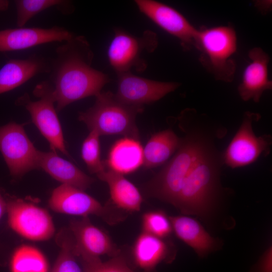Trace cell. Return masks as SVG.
Masks as SVG:
<instances>
[{"label":"cell","instance_id":"obj_1","mask_svg":"<svg viewBox=\"0 0 272 272\" xmlns=\"http://www.w3.org/2000/svg\"><path fill=\"white\" fill-rule=\"evenodd\" d=\"M94 54L86 38L74 35L55 49L50 61V83L56 111L90 96H96L109 82L108 76L92 66Z\"/></svg>","mask_w":272,"mask_h":272},{"label":"cell","instance_id":"obj_2","mask_svg":"<svg viewBox=\"0 0 272 272\" xmlns=\"http://www.w3.org/2000/svg\"><path fill=\"white\" fill-rule=\"evenodd\" d=\"M223 154L210 137L186 177L174 206L182 213L206 218L212 212L220 190Z\"/></svg>","mask_w":272,"mask_h":272},{"label":"cell","instance_id":"obj_3","mask_svg":"<svg viewBox=\"0 0 272 272\" xmlns=\"http://www.w3.org/2000/svg\"><path fill=\"white\" fill-rule=\"evenodd\" d=\"M210 135L199 127H193L187 132L181 139L180 145L172 158L147 184V193L174 205Z\"/></svg>","mask_w":272,"mask_h":272},{"label":"cell","instance_id":"obj_4","mask_svg":"<svg viewBox=\"0 0 272 272\" xmlns=\"http://www.w3.org/2000/svg\"><path fill=\"white\" fill-rule=\"evenodd\" d=\"M95 97L94 104L79 114V120L90 131L94 130L100 136L120 134L139 139L135 119L144 107L125 104L111 92H101Z\"/></svg>","mask_w":272,"mask_h":272},{"label":"cell","instance_id":"obj_5","mask_svg":"<svg viewBox=\"0 0 272 272\" xmlns=\"http://www.w3.org/2000/svg\"><path fill=\"white\" fill-rule=\"evenodd\" d=\"M201 52L202 65L215 78L232 81L236 65L232 56L237 49V36L230 26H220L198 30L194 45Z\"/></svg>","mask_w":272,"mask_h":272},{"label":"cell","instance_id":"obj_6","mask_svg":"<svg viewBox=\"0 0 272 272\" xmlns=\"http://www.w3.org/2000/svg\"><path fill=\"white\" fill-rule=\"evenodd\" d=\"M53 88L48 81L38 84L33 94L39 98L32 101L25 94L19 98L16 103L24 106L29 112L32 122L48 142L53 152L58 150L69 156L63 132L54 107Z\"/></svg>","mask_w":272,"mask_h":272},{"label":"cell","instance_id":"obj_7","mask_svg":"<svg viewBox=\"0 0 272 272\" xmlns=\"http://www.w3.org/2000/svg\"><path fill=\"white\" fill-rule=\"evenodd\" d=\"M157 45V35L151 31H145L141 37H135L116 30L107 51L109 63L117 74L130 72L131 69L144 71L147 64L141 57L143 52H153Z\"/></svg>","mask_w":272,"mask_h":272},{"label":"cell","instance_id":"obj_8","mask_svg":"<svg viewBox=\"0 0 272 272\" xmlns=\"http://www.w3.org/2000/svg\"><path fill=\"white\" fill-rule=\"evenodd\" d=\"M0 151L11 175L20 177L38 166V150L23 125L10 122L0 126Z\"/></svg>","mask_w":272,"mask_h":272},{"label":"cell","instance_id":"obj_9","mask_svg":"<svg viewBox=\"0 0 272 272\" xmlns=\"http://www.w3.org/2000/svg\"><path fill=\"white\" fill-rule=\"evenodd\" d=\"M9 226L23 237L34 241H45L54 235L52 218L45 209L22 199L6 201Z\"/></svg>","mask_w":272,"mask_h":272},{"label":"cell","instance_id":"obj_10","mask_svg":"<svg viewBox=\"0 0 272 272\" xmlns=\"http://www.w3.org/2000/svg\"><path fill=\"white\" fill-rule=\"evenodd\" d=\"M259 116L257 113L245 112L240 127L223 154V163L228 166L236 168L248 165L269 152L270 136L257 137L253 130L252 122Z\"/></svg>","mask_w":272,"mask_h":272},{"label":"cell","instance_id":"obj_11","mask_svg":"<svg viewBox=\"0 0 272 272\" xmlns=\"http://www.w3.org/2000/svg\"><path fill=\"white\" fill-rule=\"evenodd\" d=\"M117 75L116 98L122 103L133 106L144 107L145 104L156 102L175 91L180 85L176 82L148 79L130 72Z\"/></svg>","mask_w":272,"mask_h":272},{"label":"cell","instance_id":"obj_12","mask_svg":"<svg viewBox=\"0 0 272 272\" xmlns=\"http://www.w3.org/2000/svg\"><path fill=\"white\" fill-rule=\"evenodd\" d=\"M48 205L52 211L58 213L83 217L94 215L108 223L117 221L107 207L84 190L67 184H61L53 190Z\"/></svg>","mask_w":272,"mask_h":272},{"label":"cell","instance_id":"obj_13","mask_svg":"<svg viewBox=\"0 0 272 272\" xmlns=\"http://www.w3.org/2000/svg\"><path fill=\"white\" fill-rule=\"evenodd\" d=\"M143 13L161 28L178 38L185 48L194 45L198 30L173 8L153 0H136Z\"/></svg>","mask_w":272,"mask_h":272},{"label":"cell","instance_id":"obj_14","mask_svg":"<svg viewBox=\"0 0 272 272\" xmlns=\"http://www.w3.org/2000/svg\"><path fill=\"white\" fill-rule=\"evenodd\" d=\"M75 35L63 27H18L0 31V52L23 50L40 44L65 42Z\"/></svg>","mask_w":272,"mask_h":272},{"label":"cell","instance_id":"obj_15","mask_svg":"<svg viewBox=\"0 0 272 272\" xmlns=\"http://www.w3.org/2000/svg\"><path fill=\"white\" fill-rule=\"evenodd\" d=\"M69 229L76 249L96 257L103 255L113 257L119 254L118 249L109 236L93 225L88 217L71 220Z\"/></svg>","mask_w":272,"mask_h":272},{"label":"cell","instance_id":"obj_16","mask_svg":"<svg viewBox=\"0 0 272 272\" xmlns=\"http://www.w3.org/2000/svg\"><path fill=\"white\" fill-rule=\"evenodd\" d=\"M250 62L246 66L238 92L244 101L258 102L264 91L271 89L272 83L268 78L269 57L262 49L255 47L248 54Z\"/></svg>","mask_w":272,"mask_h":272},{"label":"cell","instance_id":"obj_17","mask_svg":"<svg viewBox=\"0 0 272 272\" xmlns=\"http://www.w3.org/2000/svg\"><path fill=\"white\" fill-rule=\"evenodd\" d=\"M50 62L42 55L11 59L0 69V94L11 91L42 73H49Z\"/></svg>","mask_w":272,"mask_h":272},{"label":"cell","instance_id":"obj_18","mask_svg":"<svg viewBox=\"0 0 272 272\" xmlns=\"http://www.w3.org/2000/svg\"><path fill=\"white\" fill-rule=\"evenodd\" d=\"M38 166L62 184L84 191L94 182V179L72 163L58 156L55 152L38 151Z\"/></svg>","mask_w":272,"mask_h":272},{"label":"cell","instance_id":"obj_19","mask_svg":"<svg viewBox=\"0 0 272 272\" xmlns=\"http://www.w3.org/2000/svg\"><path fill=\"white\" fill-rule=\"evenodd\" d=\"M169 219L176 235L190 246L199 257H205L218 249V241L195 219L185 216H171Z\"/></svg>","mask_w":272,"mask_h":272},{"label":"cell","instance_id":"obj_20","mask_svg":"<svg viewBox=\"0 0 272 272\" xmlns=\"http://www.w3.org/2000/svg\"><path fill=\"white\" fill-rule=\"evenodd\" d=\"M132 256L135 266L142 272H154L162 261H169L168 246L163 239L142 231L134 243Z\"/></svg>","mask_w":272,"mask_h":272},{"label":"cell","instance_id":"obj_21","mask_svg":"<svg viewBox=\"0 0 272 272\" xmlns=\"http://www.w3.org/2000/svg\"><path fill=\"white\" fill-rule=\"evenodd\" d=\"M97 176L108 185L111 201L116 207L127 212L141 210L142 195L137 187L123 175L106 167Z\"/></svg>","mask_w":272,"mask_h":272},{"label":"cell","instance_id":"obj_22","mask_svg":"<svg viewBox=\"0 0 272 272\" xmlns=\"http://www.w3.org/2000/svg\"><path fill=\"white\" fill-rule=\"evenodd\" d=\"M104 163L107 168L122 175L133 172L143 165V148L138 139H120L112 145Z\"/></svg>","mask_w":272,"mask_h":272},{"label":"cell","instance_id":"obj_23","mask_svg":"<svg viewBox=\"0 0 272 272\" xmlns=\"http://www.w3.org/2000/svg\"><path fill=\"white\" fill-rule=\"evenodd\" d=\"M181 142L171 129L153 134L143 149V166L150 169L164 164L176 152Z\"/></svg>","mask_w":272,"mask_h":272},{"label":"cell","instance_id":"obj_24","mask_svg":"<svg viewBox=\"0 0 272 272\" xmlns=\"http://www.w3.org/2000/svg\"><path fill=\"white\" fill-rule=\"evenodd\" d=\"M16 5V24L23 27L33 17L40 12L54 7L63 14H72L75 10L72 3L64 0H17Z\"/></svg>","mask_w":272,"mask_h":272},{"label":"cell","instance_id":"obj_25","mask_svg":"<svg viewBox=\"0 0 272 272\" xmlns=\"http://www.w3.org/2000/svg\"><path fill=\"white\" fill-rule=\"evenodd\" d=\"M10 266L12 272H47L48 269L44 255L28 245L21 246L15 251Z\"/></svg>","mask_w":272,"mask_h":272},{"label":"cell","instance_id":"obj_26","mask_svg":"<svg viewBox=\"0 0 272 272\" xmlns=\"http://www.w3.org/2000/svg\"><path fill=\"white\" fill-rule=\"evenodd\" d=\"M74 251L81 260L83 272H135L119 254L103 262L99 257L90 255L75 248Z\"/></svg>","mask_w":272,"mask_h":272},{"label":"cell","instance_id":"obj_27","mask_svg":"<svg viewBox=\"0 0 272 272\" xmlns=\"http://www.w3.org/2000/svg\"><path fill=\"white\" fill-rule=\"evenodd\" d=\"M69 233V232L63 231L57 237L60 251L51 272H83L74 251L72 235L71 232V234Z\"/></svg>","mask_w":272,"mask_h":272},{"label":"cell","instance_id":"obj_28","mask_svg":"<svg viewBox=\"0 0 272 272\" xmlns=\"http://www.w3.org/2000/svg\"><path fill=\"white\" fill-rule=\"evenodd\" d=\"M100 135L94 130L90 131L84 141L81 149L82 157L89 171L96 175L106 168L100 156Z\"/></svg>","mask_w":272,"mask_h":272},{"label":"cell","instance_id":"obj_29","mask_svg":"<svg viewBox=\"0 0 272 272\" xmlns=\"http://www.w3.org/2000/svg\"><path fill=\"white\" fill-rule=\"evenodd\" d=\"M143 231L164 239L172 232L169 217L161 211H153L143 214L142 218Z\"/></svg>","mask_w":272,"mask_h":272},{"label":"cell","instance_id":"obj_30","mask_svg":"<svg viewBox=\"0 0 272 272\" xmlns=\"http://www.w3.org/2000/svg\"><path fill=\"white\" fill-rule=\"evenodd\" d=\"M271 246L266 249L256 265L255 272H272Z\"/></svg>","mask_w":272,"mask_h":272},{"label":"cell","instance_id":"obj_31","mask_svg":"<svg viewBox=\"0 0 272 272\" xmlns=\"http://www.w3.org/2000/svg\"><path fill=\"white\" fill-rule=\"evenodd\" d=\"M7 211L6 201L2 197L0 193V220Z\"/></svg>","mask_w":272,"mask_h":272},{"label":"cell","instance_id":"obj_32","mask_svg":"<svg viewBox=\"0 0 272 272\" xmlns=\"http://www.w3.org/2000/svg\"><path fill=\"white\" fill-rule=\"evenodd\" d=\"M9 5L8 1L0 0V12L7 10Z\"/></svg>","mask_w":272,"mask_h":272}]
</instances>
